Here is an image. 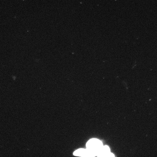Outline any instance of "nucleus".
<instances>
[{
  "instance_id": "nucleus-1",
  "label": "nucleus",
  "mask_w": 157,
  "mask_h": 157,
  "mask_svg": "<svg viewBox=\"0 0 157 157\" xmlns=\"http://www.w3.org/2000/svg\"><path fill=\"white\" fill-rule=\"evenodd\" d=\"M86 148L92 152L95 156L103 146L102 142L99 140L95 138L89 140L86 144Z\"/></svg>"
},
{
  "instance_id": "nucleus-2",
  "label": "nucleus",
  "mask_w": 157,
  "mask_h": 157,
  "mask_svg": "<svg viewBox=\"0 0 157 157\" xmlns=\"http://www.w3.org/2000/svg\"><path fill=\"white\" fill-rule=\"evenodd\" d=\"M97 157H114V154L110 152V149L107 145L103 146L98 152Z\"/></svg>"
},
{
  "instance_id": "nucleus-3",
  "label": "nucleus",
  "mask_w": 157,
  "mask_h": 157,
  "mask_svg": "<svg viewBox=\"0 0 157 157\" xmlns=\"http://www.w3.org/2000/svg\"><path fill=\"white\" fill-rule=\"evenodd\" d=\"M73 155L75 156L81 157H92L91 153L87 148L77 149L74 152Z\"/></svg>"
}]
</instances>
